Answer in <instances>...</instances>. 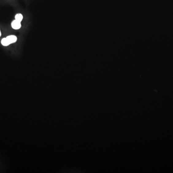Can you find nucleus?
<instances>
[{
    "label": "nucleus",
    "mask_w": 173,
    "mask_h": 173,
    "mask_svg": "<svg viewBox=\"0 0 173 173\" xmlns=\"http://www.w3.org/2000/svg\"><path fill=\"white\" fill-rule=\"evenodd\" d=\"M17 40V38L14 35L8 36L2 40L1 43L4 46H7L11 44L15 43Z\"/></svg>",
    "instance_id": "f257e3e1"
},
{
    "label": "nucleus",
    "mask_w": 173,
    "mask_h": 173,
    "mask_svg": "<svg viewBox=\"0 0 173 173\" xmlns=\"http://www.w3.org/2000/svg\"><path fill=\"white\" fill-rule=\"evenodd\" d=\"M11 26L13 29L16 30H18L21 28V24L20 22L17 21V20L14 19V20L12 21L11 23Z\"/></svg>",
    "instance_id": "f03ea898"
},
{
    "label": "nucleus",
    "mask_w": 173,
    "mask_h": 173,
    "mask_svg": "<svg viewBox=\"0 0 173 173\" xmlns=\"http://www.w3.org/2000/svg\"><path fill=\"white\" fill-rule=\"evenodd\" d=\"M23 19V16L21 13H17L15 16V19L19 21L20 22H22Z\"/></svg>",
    "instance_id": "7ed1b4c3"
},
{
    "label": "nucleus",
    "mask_w": 173,
    "mask_h": 173,
    "mask_svg": "<svg viewBox=\"0 0 173 173\" xmlns=\"http://www.w3.org/2000/svg\"><path fill=\"white\" fill-rule=\"evenodd\" d=\"M1 36V30H0V37Z\"/></svg>",
    "instance_id": "20e7f679"
}]
</instances>
